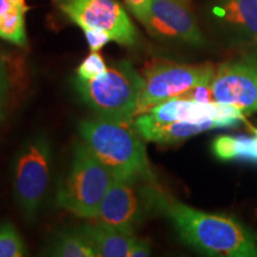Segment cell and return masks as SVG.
I'll return each mask as SVG.
<instances>
[{"label":"cell","instance_id":"17","mask_svg":"<svg viewBox=\"0 0 257 257\" xmlns=\"http://www.w3.org/2000/svg\"><path fill=\"white\" fill-rule=\"evenodd\" d=\"M27 246L17 229L10 221L0 223V257H23Z\"/></svg>","mask_w":257,"mask_h":257},{"label":"cell","instance_id":"11","mask_svg":"<svg viewBox=\"0 0 257 257\" xmlns=\"http://www.w3.org/2000/svg\"><path fill=\"white\" fill-rule=\"evenodd\" d=\"M238 107L221 102H200L189 99L173 98L160 102L143 113L137 114L133 125H159L178 120H198L205 118H237L244 120Z\"/></svg>","mask_w":257,"mask_h":257},{"label":"cell","instance_id":"12","mask_svg":"<svg viewBox=\"0 0 257 257\" xmlns=\"http://www.w3.org/2000/svg\"><path fill=\"white\" fill-rule=\"evenodd\" d=\"M237 118H205L198 120H178L159 125H133L143 140L160 144H175L195 135L216 128H231L240 124Z\"/></svg>","mask_w":257,"mask_h":257},{"label":"cell","instance_id":"15","mask_svg":"<svg viewBox=\"0 0 257 257\" xmlns=\"http://www.w3.org/2000/svg\"><path fill=\"white\" fill-rule=\"evenodd\" d=\"M25 0H0V38L16 46L28 43L25 29Z\"/></svg>","mask_w":257,"mask_h":257},{"label":"cell","instance_id":"4","mask_svg":"<svg viewBox=\"0 0 257 257\" xmlns=\"http://www.w3.org/2000/svg\"><path fill=\"white\" fill-rule=\"evenodd\" d=\"M115 174L101 162L87 144H79L68 174L57 189L60 207L81 218H95Z\"/></svg>","mask_w":257,"mask_h":257},{"label":"cell","instance_id":"2","mask_svg":"<svg viewBox=\"0 0 257 257\" xmlns=\"http://www.w3.org/2000/svg\"><path fill=\"white\" fill-rule=\"evenodd\" d=\"M79 133L83 143L115 176L155 181L143 138L133 124L98 117L82 120Z\"/></svg>","mask_w":257,"mask_h":257},{"label":"cell","instance_id":"21","mask_svg":"<svg viewBox=\"0 0 257 257\" xmlns=\"http://www.w3.org/2000/svg\"><path fill=\"white\" fill-rule=\"evenodd\" d=\"M125 3L135 17L142 23L149 12L153 0H125Z\"/></svg>","mask_w":257,"mask_h":257},{"label":"cell","instance_id":"13","mask_svg":"<svg viewBox=\"0 0 257 257\" xmlns=\"http://www.w3.org/2000/svg\"><path fill=\"white\" fill-rule=\"evenodd\" d=\"M91 239L96 256L99 257H127L137 237L134 231L114 229L96 224L83 226Z\"/></svg>","mask_w":257,"mask_h":257},{"label":"cell","instance_id":"7","mask_svg":"<svg viewBox=\"0 0 257 257\" xmlns=\"http://www.w3.org/2000/svg\"><path fill=\"white\" fill-rule=\"evenodd\" d=\"M73 23L81 29H99L107 32L115 43L133 47L138 32L126 11L117 0H53Z\"/></svg>","mask_w":257,"mask_h":257},{"label":"cell","instance_id":"18","mask_svg":"<svg viewBox=\"0 0 257 257\" xmlns=\"http://www.w3.org/2000/svg\"><path fill=\"white\" fill-rule=\"evenodd\" d=\"M15 88V73L5 56L0 55V124L5 120Z\"/></svg>","mask_w":257,"mask_h":257},{"label":"cell","instance_id":"20","mask_svg":"<svg viewBox=\"0 0 257 257\" xmlns=\"http://www.w3.org/2000/svg\"><path fill=\"white\" fill-rule=\"evenodd\" d=\"M83 34H85L86 41H87L88 47L91 51H99L101 48H104L108 42L112 41L110 35L107 32L99 30V29H82Z\"/></svg>","mask_w":257,"mask_h":257},{"label":"cell","instance_id":"8","mask_svg":"<svg viewBox=\"0 0 257 257\" xmlns=\"http://www.w3.org/2000/svg\"><path fill=\"white\" fill-rule=\"evenodd\" d=\"M152 181L115 176L96 213L98 224L134 231L150 212L147 185Z\"/></svg>","mask_w":257,"mask_h":257},{"label":"cell","instance_id":"19","mask_svg":"<svg viewBox=\"0 0 257 257\" xmlns=\"http://www.w3.org/2000/svg\"><path fill=\"white\" fill-rule=\"evenodd\" d=\"M106 69L107 66L104 57L99 54V51H91V54L80 63L76 69V76L82 80H92L105 73Z\"/></svg>","mask_w":257,"mask_h":257},{"label":"cell","instance_id":"6","mask_svg":"<svg viewBox=\"0 0 257 257\" xmlns=\"http://www.w3.org/2000/svg\"><path fill=\"white\" fill-rule=\"evenodd\" d=\"M50 157V144L46 137L32 138L16 156L12 186L16 201L27 219H34L46 195Z\"/></svg>","mask_w":257,"mask_h":257},{"label":"cell","instance_id":"22","mask_svg":"<svg viewBox=\"0 0 257 257\" xmlns=\"http://www.w3.org/2000/svg\"><path fill=\"white\" fill-rule=\"evenodd\" d=\"M152 253V249H150V243L147 239H140L137 238L135 240L133 248L128 251L127 257H147Z\"/></svg>","mask_w":257,"mask_h":257},{"label":"cell","instance_id":"23","mask_svg":"<svg viewBox=\"0 0 257 257\" xmlns=\"http://www.w3.org/2000/svg\"><path fill=\"white\" fill-rule=\"evenodd\" d=\"M250 128H251V133H252V135L256 137V140H257V127L251 126Z\"/></svg>","mask_w":257,"mask_h":257},{"label":"cell","instance_id":"1","mask_svg":"<svg viewBox=\"0 0 257 257\" xmlns=\"http://www.w3.org/2000/svg\"><path fill=\"white\" fill-rule=\"evenodd\" d=\"M150 212L166 217L180 238L210 256L257 257V237L233 218L188 206L162 191L155 181L147 185Z\"/></svg>","mask_w":257,"mask_h":257},{"label":"cell","instance_id":"14","mask_svg":"<svg viewBox=\"0 0 257 257\" xmlns=\"http://www.w3.org/2000/svg\"><path fill=\"white\" fill-rule=\"evenodd\" d=\"M214 14L238 34L257 40V0H219Z\"/></svg>","mask_w":257,"mask_h":257},{"label":"cell","instance_id":"3","mask_svg":"<svg viewBox=\"0 0 257 257\" xmlns=\"http://www.w3.org/2000/svg\"><path fill=\"white\" fill-rule=\"evenodd\" d=\"M143 82L142 74L138 73L133 64L128 61H119L92 80H82L76 76L74 87L83 102L98 117L133 124Z\"/></svg>","mask_w":257,"mask_h":257},{"label":"cell","instance_id":"16","mask_svg":"<svg viewBox=\"0 0 257 257\" xmlns=\"http://www.w3.org/2000/svg\"><path fill=\"white\" fill-rule=\"evenodd\" d=\"M50 253L59 257H96L93 244L83 227L59 234Z\"/></svg>","mask_w":257,"mask_h":257},{"label":"cell","instance_id":"10","mask_svg":"<svg viewBox=\"0 0 257 257\" xmlns=\"http://www.w3.org/2000/svg\"><path fill=\"white\" fill-rule=\"evenodd\" d=\"M142 24L153 36L201 47L206 43L184 0H153Z\"/></svg>","mask_w":257,"mask_h":257},{"label":"cell","instance_id":"9","mask_svg":"<svg viewBox=\"0 0 257 257\" xmlns=\"http://www.w3.org/2000/svg\"><path fill=\"white\" fill-rule=\"evenodd\" d=\"M213 101L238 107L244 114L257 112V57L244 56L220 63L211 80Z\"/></svg>","mask_w":257,"mask_h":257},{"label":"cell","instance_id":"5","mask_svg":"<svg viewBox=\"0 0 257 257\" xmlns=\"http://www.w3.org/2000/svg\"><path fill=\"white\" fill-rule=\"evenodd\" d=\"M216 67L201 64L154 61L143 69V88L138 100L137 114L173 98H179L199 85L211 82ZM136 114V115H137Z\"/></svg>","mask_w":257,"mask_h":257}]
</instances>
